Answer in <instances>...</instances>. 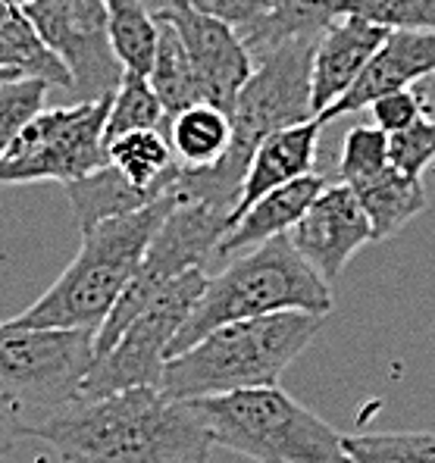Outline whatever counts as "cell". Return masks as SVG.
<instances>
[{
    "mask_svg": "<svg viewBox=\"0 0 435 463\" xmlns=\"http://www.w3.org/2000/svg\"><path fill=\"white\" fill-rule=\"evenodd\" d=\"M63 463H207L213 439L192 401L154 385L76 398L35 429Z\"/></svg>",
    "mask_w": 435,
    "mask_h": 463,
    "instance_id": "1",
    "label": "cell"
},
{
    "mask_svg": "<svg viewBox=\"0 0 435 463\" xmlns=\"http://www.w3.org/2000/svg\"><path fill=\"white\" fill-rule=\"evenodd\" d=\"M179 201L182 197L173 188L151 207L113 216L81 232V248L63 276L10 323L25 329H85L98 335L126 285L138 272L151 238Z\"/></svg>",
    "mask_w": 435,
    "mask_h": 463,
    "instance_id": "2",
    "label": "cell"
},
{
    "mask_svg": "<svg viewBox=\"0 0 435 463\" xmlns=\"http://www.w3.org/2000/svg\"><path fill=\"white\" fill-rule=\"evenodd\" d=\"M323 319L317 313L285 310L220 326L185 354L166 360L160 392L173 401H198L276 385L291 360L310 347Z\"/></svg>",
    "mask_w": 435,
    "mask_h": 463,
    "instance_id": "3",
    "label": "cell"
},
{
    "mask_svg": "<svg viewBox=\"0 0 435 463\" xmlns=\"http://www.w3.org/2000/svg\"><path fill=\"white\" fill-rule=\"evenodd\" d=\"M332 304H336L332 285L298 254L285 232V235L235 254L226 269L207 279V288L169 345L166 360L179 357L203 335L238 319H257L285 310L329 317Z\"/></svg>",
    "mask_w": 435,
    "mask_h": 463,
    "instance_id": "4",
    "label": "cell"
},
{
    "mask_svg": "<svg viewBox=\"0 0 435 463\" xmlns=\"http://www.w3.org/2000/svg\"><path fill=\"white\" fill-rule=\"evenodd\" d=\"M213 445L257 463H351L345 435L279 385L192 401Z\"/></svg>",
    "mask_w": 435,
    "mask_h": 463,
    "instance_id": "5",
    "label": "cell"
},
{
    "mask_svg": "<svg viewBox=\"0 0 435 463\" xmlns=\"http://www.w3.org/2000/svg\"><path fill=\"white\" fill-rule=\"evenodd\" d=\"M91 366L94 332L0 323V394L19 411L29 435L79 398Z\"/></svg>",
    "mask_w": 435,
    "mask_h": 463,
    "instance_id": "6",
    "label": "cell"
},
{
    "mask_svg": "<svg viewBox=\"0 0 435 463\" xmlns=\"http://www.w3.org/2000/svg\"><path fill=\"white\" fill-rule=\"evenodd\" d=\"M229 213L210 207L201 201H179L169 216L163 220L157 235L151 238L145 250L135 279L126 285V291L119 295L117 307L110 310V317L104 319V326L94 335V360L104 357L117 338L126 332V326L138 317L154 298L166 288L173 279H179L188 269H203V263L210 260V254H216L220 241L229 232Z\"/></svg>",
    "mask_w": 435,
    "mask_h": 463,
    "instance_id": "7",
    "label": "cell"
},
{
    "mask_svg": "<svg viewBox=\"0 0 435 463\" xmlns=\"http://www.w3.org/2000/svg\"><path fill=\"white\" fill-rule=\"evenodd\" d=\"M110 98L72 107H47L35 116L0 154V185H35V182L70 185L107 166L104 126Z\"/></svg>",
    "mask_w": 435,
    "mask_h": 463,
    "instance_id": "8",
    "label": "cell"
},
{
    "mask_svg": "<svg viewBox=\"0 0 435 463\" xmlns=\"http://www.w3.org/2000/svg\"><path fill=\"white\" fill-rule=\"evenodd\" d=\"M207 272L201 267L182 272L179 279L166 285L132 323L117 338V345L94 360L88 370L85 383L79 388V398H104L113 392H126V388L154 385L160 388L163 366H166V354L173 338L192 317L194 304L207 288Z\"/></svg>",
    "mask_w": 435,
    "mask_h": 463,
    "instance_id": "9",
    "label": "cell"
},
{
    "mask_svg": "<svg viewBox=\"0 0 435 463\" xmlns=\"http://www.w3.org/2000/svg\"><path fill=\"white\" fill-rule=\"evenodd\" d=\"M44 47L70 72L76 104L110 98L122 81V66L110 47L104 0H32L23 6Z\"/></svg>",
    "mask_w": 435,
    "mask_h": 463,
    "instance_id": "10",
    "label": "cell"
},
{
    "mask_svg": "<svg viewBox=\"0 0 435 463\" xmlns=\"http://www.w3.org/2000/svg\"><path fill=\"white\" fill-rule=\"evenodd\" d=\"M154 19L175 29L188 60H192L194 76H198L203 104L232 113L244 81L254 72V60H251L238 29L213 16H203L185 0H169L163 10L154 13Z\"/></svg>",
    "mask_w": 435,
    "mask_h": 463,
    "instance_id": "11",
    "label": "cell"
},
{
    "mask_svg": "<svg viewBox=\"0 0 435 463\" xmlns=\"http://www.w3.org/2000/svg\"><path fill=\"white\" fill-rule=\"evenodd\" d=\"M295 250L326 282H336L364 244L373 241V229L351 185H326L307 213L288 232Z\"/></svg>",
    "mask_w": 435,
    "mask_h": 463,
    "instance_id": "12",
    "label": "cell"
},
{
    "mask_svg": "<svg viewBox=\"0 0 435 463\" xmlns=\"http://www.w3.org/2000/svg\"><path fill=\"white\" fill-rule=\"evenodd\" d=\"M389 32L385 25L366 23L360 16H338L317 38L310 63V110L317 119L345 98Z\"/></svg>",
    "mask_w": 435,
    "mask_h": 463,
    "instance_id": "13",
    "label": "cell"
},
{
    "mask_svg": "<svg viewBox=\"0 0 435 463\" xmlns=\"http://www.w3.org/2000/svg\"><path fill=\"white\" fill-rule=\"evenodd\" d=\"M435 76V35L430 32L392 29L360 79L345 91V98L336 107H329L319 122H332L345 113H355L370 107L373 100L385 98L401 88H413V81Z\"/></svg>",
    "mask_w": 435,
    "mask_h": 463,
    "instance_id": "14",
    "label": "cell"
},
{
    "mask_svg": "<svg viewBox=\"0 0 435 463\" xmlns=\"http://www.w3.org/2000/svg\"><path fill=\"white\" fill-rule=\"evenodd\" d=\"M319 128H323V122L307 119L282 128V132H273L270 138L260 141V147H257L248 163V173H244L241 197H238L232 222L244 210L254 207L263 194L273 192V188L288 185V182L314 173L319 151Z\"/></svg>",
    "mask_w": 435,
    "mask_h": 463,
    "instance_id": "15",
    "label": "cell"
},
{
    "mask_svg": "<svg viewBox=\"0 0 435 463\" xmlns=\"http://www.w3.org/2000/svg\"><path fill=\"white\" fill-rule=\"evenodd\" d=\"M326 188V179L317 173L301 175V179L288 182V185H279L270 194H263L260 201L251 210H244L241 216L229 226L226 238L220 241L216 254L220 257H235L248 248L270 241L276 235L295 229V222L307 213V207L317 201V194Z\"/></svg>",
    "mask_w": 435,
    "mask_h": 463,
    "instance_id": "16",
    "label": "cell"
},
{
    "mask_svg": "<svg viewBox=\"0 0 435 463\" xmlns=\"http://www.w3.org/2000/svg\"><path fill=\"white\" fill-rule=\"evenodd\" d=\"M357 194L366 220L373 229V241H385L395 232H401L413 216H420L430 207V194L423 188V179L398 173L395 166H383L379 173L366 175L357 182H345Z\"/></svg>",
    "mask_w": 435,
    "mask_h": 463,
    "instance_id": "17",
    "label": "cell"
},
{
    "mask_svg": "<svg viewBox=\"0 0 435 463\" xmlns=\"http://www.w3.org/2000/svg\"><path fill=\"white\" fill-rule=\"evenodd\" d=\"M345 0H270V10L251 25L238 29L251 60L276 51L285 41L319 38L338 16Z\"/></svg>",
    "mask_w": 435,
    "mask_h": 463,
    "instance_id": "18",
    "label": "cell"
},
{
    "mask_svg": "<svg viewBox=\"0 0 435 463\" xmlns=\"http://www.w3.org/2000/svg\"><path fill=\"white\" fill-rule=\"evenodd\" d=\"M107 163L141 192L169 194L179 179V163L160 128H138L107 141Z\"/></svg>",
    "mask_w": 435,
    "mask_h": 463,
    "instance_id": "19",
    "label": "cell"
},
{
    "mask_svg": "<svg viewBox=\"0 0 435 463\" xmlns=\"http://www.w3.org/2000/svg\"><path fill=\"white\" fill-rule=\"evenodd\" d=\"M66 194H70L72 213L79 220V232H88L91 226L104 220H113V216H126L135 213V210L151 207L154 201L166 194H154V192H141L132 182H126L117 169L107 163V166L94 169V173L81 175V179L63 185Z\"/></svg>",
    "mask_w": 435,
    "mask_h": 463,
    "instance_id": "20",
    "label": "cell"
},
{
    "mask_svg": "<svg viewBox=\"0 0 435 463\" xmlns=\"http://www.w3.org/2000/svg\"><path fill=\"white\" fill-rule=\"evenodd\" d=\"M166 141L173 156L185 169H207L216 166L232 141V122L229 113L213 104H194L188 110L175 113L166 122Z\"/></svg>",
    "mask_w": 435,
    "mask_h": 463,
    "instance_id": "21",
    "label": "cell"
},
{
    "mask_svg": "<svg viewBox=\"0 0 435 463\" xmlns=\"http://www.w3.org/2000/svg\"><path fill=\"white\" fill-rule=\"evenodd\" d=\"M0 70L44 79L51 88H63V91L72 88L66 66L47 51L35 25L19 6H0Z\"/></svg>",
    "mask_w": 435,
    "mask_h": 463,
    "instance_id": "22",
    "label": "cell"
},
{
    "mask_svg": "<svg viewBox=\"0 0 435 463\" xmlns=\"http://www.w3.org/2000/svg\"><path fill=\"white\" fill-rule=\"evenodd\" d=\"M110 47L117 53L122 72L128 76H151L157 57L160 23L147 13L141 0H104Z\"/></svg>",
    "mask_w": 435,
    "mask_h": 463,
    "instance_id": "23",
    "label": "cell"
},
{
    "mask_svg": "<svg viewBox=\"0 0 435 463\" xmlns=\"http://www.w3.org/2000/svg\"><path fill=\"white\" fill-rule=\"evenodd\" d=\"M147 81H151L154 94L160 98L163 110H166V119H173L175 113L188 110V107H194V104H203V94H201L198 76H194V70H192V60H188L175 29L166 23H160L157 57H154Z\"/></svg>",
    "mask_w": 435,
    "mask_h": 463,
    "instance_id": "24",
    "label": "cell"
},
{
    "mask_svg": "<svg viewBox=\"0 0 435 463\" xmlns=\"http://www.w3.org/2000/svg\"><path fill=\"white\" fill-rule=\"evenodd\" d=\"M166 110H163L160 98L154 94L151 81L145 76H122L119 88L110 98V113H107L104 141H113L126 132H138V128H166ZM166 135V132H163Z\"/></svg>",
    "mask_w": 435,
    "mask_h": 463,
    "instance_id": "25",
    "label": "cell"
},
{
    "mask_svg": "<svg viewBox=\"0 0 435 463\" xmlns=\"http://www.w3.org/2000/svg\"><path fill=\"white\" fill-rule=\"evenodd\" d=\"M351 463H435L432 432H376L345 435Z\"/></svg>",
    "mask_w": 435,
    "mask_h": 463,
    "instance_id": "26",
    "label": "cell"
},
{
    "mask_svg": "<svg viewBox=\"0 0 435 463\" xmlns=\"http://www.w3.org/2000/svg\"><path fill=\"white\" fill-rule=\"evenodd\" d=\"M51 85L35 76H19L0 81V154L16 141V135L35 116L47 110Z\"/></svg>",
    "mask_w": 435,
    "mask_h": 463,
    "instance_id": "27",
    "label": "cell"
},
{
    "mask_svg": "<svg viewBox=\"0 0 435 463\" xmlns=\"http://www.w3.org/2000/svg\"><path fill=\"white\" fill-rule=\"evenodd\" d=\"M342 16H360L385 29L435 35V0H345Z\"/></svg>",
    "mask_w": 435,
    "mask_h": 463,
    "instance_id": "28",
    "label": "cell"
},
{
    "mask_svg": "<svg viewBox=\"0 0 435 463\" xmlns=\"http://www.w3.org/2000/svg\"><path fill=\"white\" fill-rule=\"evenodd\" d=\"M389 166V135L379 126H355L345 135L338 175L342 182H357Z\"/></svg>",
    "mask_w": 435,
    "mask_h": 463,
    "instance_id": "29",
    "label": "cell"
},
{
    "mask_svg": "<svg viewBox=\"0 0 435 463\" xmlns=\"http://www.w3.org/2000/svg\"><path fill=\"white\" fill-rule=\"evenodd\" d=\"M389 163L411 179H423L435 163V119L423 116L404 132L389 135Z\"/></svg>",
    "mask_w": 435,
    "mask_h": 463,
    "instance_id": "30",
    "label": "cell"
},
{
    "mask_svg": "<svg viewBox=\"0 0 435 463\" xmlns=\"http://www.w3.org/2000/svg\"><path fill=\"white\" fill-rule=\"evenodd\" d=\"M370 113L373 126H379L385 135L404 132V128H411L413 122L426 116V91L423 88H401V91L373 100Z\"/></svg>",
    "mask_w": 435,
    "mask_h": 463,
    "instance_id": "31",
    "label": "cell"
},
{
    "mask_svg": "<svg viewBox=\"0 0 435 463\" xmlns=\"http://www.w3.org/2000/svg\"><path fill=\"white\" fill-rule=\"evenodd\" d=\"M185 4L194 6L203 16L229 23L232 29H244L270 10V0H185Z\"/></svg>",
    "mask_w": 435,
    "mask_h": 463,
    "instance_id": "32",
    "label": "cell"
},
{
    "mask_svg": "<svg viewBox=\"0 0 435 463\" xmlns=\"http://www.w3.org/2000/svg\"><path fill=\"white\" fill-rule=\"evenodd\" d=\"M19 439H29L25 423H23V417H19L16 407L0 394V458H6V454L16 448Z\"/></svg>",
    "mask_w": 435,
    "mask_h": 463,
    "instance_id": "33",
    "label": "cell"
},
{
    "mask_svg": "<svg viewBox=\"0 0 435 463\" xmlns=\"http://www.w3.org/2000/svg\"><path fill=\"white\" fill-rule=\"evenodd\" d=\"M25 4H32V0H0V6H19V10H23Z\"/></svg>",
    "mask_w": 435,
    "mask_h": 463,
    "instance_id": "34",
    "label": "cell"
},
{
    "mask_svg": "<svg viewBox=\"0 0 435 463\" xmlns=\"http://www.w3.org/2000/svg\"><path fill=\"white\" fill-rule=\"evenodd\" d=\"M23 72H16V70H0V81H6V79H19Z\"/></svg>",
    "mask_w": 435,
    "mask_h": 463,
    "instance_id": "35",
    "label": "cell"
}]
</instances>
